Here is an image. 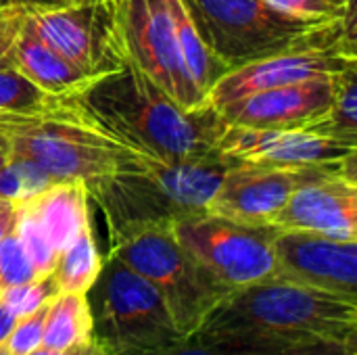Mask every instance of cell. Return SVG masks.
Returning <instances> with one entry per match:
<instances>
[{"label":"cell","instance_id":"obj_34","mask_svg":"<svg viewBox=\"0 0 357 355\" xmlns=\"http://www.w3.org/2000/svg\"><path fill=\"white\" fill-rule=\"evenodd\" d=\"M284 355H356L341 349V347H335V345H305V347H299V349H293Z\"/></svg>","mask_w":357,"mask_h":355},{"label":"cell","instance_id":"obj_21","mask_svg":"<svg viewBox=\"0 0 357 355\" xmlns=\"http://www.w3.org/2000/svg\"><path fill=\"white\" fill-rule=\"evenodd\" d=\"M105 257L98 251L92 226H86L77 239L61 251L56 266L52 270V280L59 293H75L86 295L90 287L96 282L102 270Z\"/></svg>","mask_w":357,"mask_h":355},{"label":"cell","instance_id":"obj_9","mask_svg":"<svg viewBox=\"0 0 357 355\" xmlns=\"http://www.w3.org/2000/svg\"><path fill=\"white\" fill-rule=\"evenodd\" d=\"M25 10L36 31L86 77L107 73L128 56L121 0H82Z\"/></svg>","mask_w":357,"mask_h":355},{"label":"cell","instance_id":"obj_2","mask_svg":"<svg viewBox=\"0 0 357 355\" xmlns=\"http://www.w3.org/2000/svg\"><path fill=\"white\" fill-rule=\"evenodd\" d=\"M234 163L238 161L218 151L180 163L134 155L115 174L90 184L88 195L105 216L109 243H115L146 228H172L178 220L205 213Z\"/></svg>","mask_w":357,"mask_h":355},{"label":"cell","instance_id":"obj_13","mask_svg":"<svg viewBox=\"0 0 357 355\" xmlns=\"http://www.w3.org/2000/svg\"><path fill=\"white\" fill-rule=\"evenodd\" d=\"M215 151L238 163L255 165H326L356 157V142L337 140L312 130H259L226 123Z\"/></svg>","mask_w":357,"mask_h":355},{"label":"cell","instance_id":"obj_26","mask_svg":"<svg viewBox=\"0 0 357 355\" xmlns=\"http://www.w3.org/2000/svg\"><path fill=\"white\" fill-rule=\"evenodd\" d=\"M36 278H40V276L13 228L0 241V289L25 285Z\"/></svg>","mask_w":357,"mask_h":355},{"label":"cell","instance_id":"obj_12","mask_svg":"<svg viewBox=\"0 0 357 355\" xmlns=\"http://www.w3.org/2000/svg\"><path fill=\"white\" fill-rule=\"evenodd\" d=\"M274 278L357 303V241L278 230L272 241Z\"/></svg>","mask_w":357,"mask_h":355},{"label":"cell","instance_id":"obj_18","mask_svg":"<svg viewBox=\"0 0 357 355\" xmlns=\"http://www.w3.org/2000/svg\"><path fill=\"white\" fill-rule=\"evenodd\" d=\"M90 343L96 341H94L92 314L86 295L56 293L48 305L42 347L71 349Z\"/></svg>","mask_w":357,"mask_h":355},{"label":"cell","instance_id":"obj_19","mask_svg":"<svg viewBox=\"0 0 357 355\" xmlns=\"http://www.w3.org/2000/svg\"><path fill=\"white\" fill-rule=\"evenodd\" d=\"M167 10H169V19H172V25H174V33H176V40H178V48H180L186 73H188L192 86L197 88V92L201 94V98H205L209 88L226 71L211 56V52L203 44V40L199 38L197 27H195L192 19L188 17L182 0H167Z\"/></svg>","mask_w":357,"mask_h":355},{"label":"cell","instance_id":"obj_39","mask_svg":"<svg viewBox=\"0 0 357 355\" xmlns=\"http://www.w3.org/2000/svg\"><path fill=\"white\" fill-rule=\"evenodd\" d=\"M100 355H109V354H105V352H102V354H100Z\"/></svg>","mask_w":357,"mask_h":355},{"label":"cell","instance_id":"obj_4","mask_svg":"<svg viewBox=\"0 0 357 355\" xmlns=\"http://www.w3.org/2000/svg\"><path fill=\"white\" fill-rule=\"evenodd\" d=\"M0 134L10 157L27 159L52 180H82L86 186L115 174L132 149L59 109L38 115H0Z\"/></svg>","mask_w":357,"mask_h":355},{"label":"cell","instance_id":"obj_8","mask_svg":"<svg viewBox=\"0 0 357 355\" xmlns=\"http://www.w3.org/2000/svg\"><path fill=\"white\" fill-rule=\"evenodd\" d=\"M180 245L230 291L274 276V226H251L197 213L172 226Z\"/></svg>","mask_w":357,"mask_h":355},{"label":"cell","instance_id":"obj_11","mask_svg":"<svg viewBox=\"0 0 357 355\" xmlns=\"http://www.w3.org/2000/svg\"><path fill=\"white\" fill-rule=\"evenodd\" d=\"M121 29L128 56L182 109H201L203 98L182 63L167 0H121Z\"/></svg>","mask_w":357,"mask_h":355},{"label":"cell","instance_id":"obj_15","mask_svg":"<svg viewBox=\"0 0 357 355\" xmlns=\"http://www.w3.org/2000/svg\"><path fill=\"white\" fill-rule=\"evenodd\" d=\"M270 226L314 232L337 241H357L356 176L335 174L297 188Z\"/></svg>","mask_w":357,"mask_h":355},{"label":"cell","instance_id":"obj_24","mask_svg":"<svg viewBox=\"0 0 357 355\" xmlns=\"http://www.w3.org/2000/svg\"><path fill=\"white\" fill-rule=\"evenodd\" d=\"M54 182L44 169L36 163L19 157H10V161L0 172V197L10 199L13 203L25 201Z\"/></svg>","mask_w":357,"mask_h":355},{"label":"cell","instance_id":"obj_22","mask_svg":"<svg viewBox=\"0 0 357 355\" xmlns=\"http://www.w3.org/2000/svg\"><path fill=\"white\" fill-rule=\"evenodd\" d=\"M61 96L46 92L25 77L10 56L0 61V115H38L59 109Z\"/></svg>","mask_w":357,"mask_h":355},{"label":"cell","instance_id":"obj_31","mask_svg":"<svg viewBox=\"0 0 357 355\" xmlns=\"http://www.w3.org/2000/svg\"><path fill=\"white\" fill-rule=\"evenodd\" d=\"M17 222V203L0 197V241L15 228Z\"/></svg>","mask_w":357,"mask_h":355},{"label":"cell","instance_id":"obj_25","mask_svg":"<svg viewBox=\"0 0 357 355\" xmlns=\"http://www.w3.org/2000/svg\"><path fill=\"white\" fill-rule=\"evenodd\" d=\"M15 232L25 249V253L29 255L36 272L40 278L52 274L54 266H56V259H59V253L52 249V245L48 243L46 234L42 232V228L36 224V220L23 211L21 207H17V222H15Z\"/></svg>","mask_w":357,"mask_h":355},{"label":"cell","instance_id":"obj_32","mask_svg":"<svg viewBox=\"0 0 357 355\" xmlns=\"http://www.w3.org/2000/svg\"><path fill=\"white\" fill-rule=\"evenodd\" d=\"M102 349L96 343L90 345H82V347H71V349H46V347H38L31 354L27 355H100Z\"/></svg>","mask_w":357,"mask_h":355},{"label":"cell","instance_id":"obj_7","mask_svg":"<svg viewBox=\"0 0 357 355\" xmlns=\"http://www.w3.org/2000/svg\"><path fill=\"white\" fill-rule=\"evenodd\" d=\"M109 255L121 259L159 291L186 339L199 333L232 293L180 245L169 226L146 228L109 243Z\"/></svg>","mask_w":357,"mask_h":355},{"label":"cell","instance_id":"obj_20","mask_svg":"<svg viewBox=\"0 0 357 355\" xmlns=\"http://www.w3.org/2000/svg\"><path fill=\"white\" fill-rule=\"evenodd\" d=\"M293 349L299 347L274 339L251 337V335L197 333L184 343L174 347L155 349V352H130L123 355H284Z\"/></svg>","mask_w":357,"mask_h":355},{"label":"cell","instance_id":"obj_1","mask_svg":"<svg viewBox=\"0 0 357 355\" xmlns=\"http://www.w3.org/2000/svg\"><path fill=\"white\" fill-rule=\"evenodd\" d=\"M59 105L134 153L165 163L211 155L226 128L213 109H182L130 56L61 94Z\"/></svg>","mask_w":357,"mask_h":355},{"label":"cell","instance_id":"obj_30","mask_svg":"<svg viewBox=\"0 0 357 355\" xmlns=\"http://www.w3.org/2000/svg\"><path fill=\"white\" fill-rule=\"evenodd\" d=\"M25 21V4L10 2L0 6V61L10 52Z\"/></svg>","mask_w":357,"mask_h":355},{"label":"cell","instance_id":"obj_38","mask_svg":"<svg viewBox=\"0 0 357 355\" xmlns=\"http://www.w3.org/2000/svg\"><path fill=\"white\" fill-rule=\"evenodd\" d=\"M10 2H17V0H0V6H4V4H10Z\"/></svg>","mask_w":357,"mask_h":355},{"label":"cell","instance_id":"obj_6","mask_svg":"<svg viewBox=\"0 0 357 355\" xmlns=\"http://www.w3.org/2000/svg\"><path fill=\"white\" fill-rule=\"evenodd\" d=\"M182 4L199 38L226 73L297 46L326 25L297 17L268 0H182Z\"/></svg>","mask_w":357,"mask_h":355},{"label":"cell","instance_id":"obj_29","mask_svg":"<svg viewBox=\"0 0 357 355\" xmlns=\"http://www.w3.org/2000/svg\"><path fill=\"white\" fill-rule=\"evenodd\" d=\"M52 301V299H50ZM48 303H44L40 310H36L29 316H23L17 320L15 328L10 331L6 339V347L13 355H27L33 349L42 347V337H44V326H46V316H48Z\"/></svg>","mask_w":357,"mask_h":355},{"label":"cell","instance_id":"obj_14","mask_svg":"<svg viewBox=\"0 0 357 355\" xmlns=\"http://www.w3.org/2000/svg\"><path fill=\"white\" fill-rule=\"evenodd\" d=\"M335 77L259 90L220 107L218 115L230 126L301 130L318 121L328 111L335 94Z\"/></svg>","mask_w":357,"mask_h":355},{"label":"cell","instance_id":"obj_37","mask_svg":"<svg viewBox=\"0 0 357 355\" xmlns=\"http://www.w3.org/2000/svg\"><path fill=\"white\" fill-rule=\"evenodd\" d=\"M0 355H13L8 352V347L6 345H0Z\"/></svg>","mask_w":357,"mask_h":355},{"label":"cell","instance_id":"obj_23","mask_svg":"<svg viewBox=\"0 0 357 355\" xmlns=\"http://www.w3.org/2000/svg\"><path fill=\"white\" fill-rule=\"evenodd\" d=\"M305 130L357 144V65L335 77V94L328 111Z\"/></svg>","mask_w":357,"mask_h":355},{"label":"cell","instance_id":"obj_17","mask_svg":"<svg viewBox=\"0 0 357 355\" xmlns=\"http://www.w3.org/2000/svg\"><path fill=\"white\" fill-rule=\"evenodd\" d=\"M8 56L25 77H29L36 86L56 96L73 90L84 80H88L73 63H69L36 31V27L27 19V10H25L23 27Z\"/></svg>","mask_w":357,"mask_h":355},{"label":"cell","instance_id":"obj_35","mask_svg":"<svg viewBox=\"0 0 357 355\" xmlns=\"http://www.w3.org/2000/svg\"><path fill=\"white\" fill-rule=\"evenodd\" d=\"M25 6H59V4H71V2H82V0H17Z\"/></svg>","mask_w":357,"mask_h":355},{"label":"cell","instance_id":"obj_10","mask_svg":"<svg viewBox=\"0 0 357 355\" xmlns=\"http://www.w3.org/2000/svg\"><path fill=\"white\" fill-rule=\"evenodd\" d=\"M335 174L356 176V157L343 163L301 167L234 163L222 178L207 213L241 224L270 226L297 188Z\"/></svg>","mask_w":357,"mask_h":355},{"label":"cell","instance_id":"obj_16","mask_svg":"<svg viewBox=\"0 0 357 355\" xmlns=\"http://www.w3.org/2000/svg\"><path fill=\"white\" fill-rule=\"evenodd\" d=\"M88 205L90 195L82 180H54L33 197L17 203L36 220L59 255L90 226Z\"/></svg>","mask_w":357,"mask_h":355},{"label":"cell","instance_id":"obj_27","mask_svg":"<svg viewBox=\"0 0 357 355\" xmlns=\"http://www.w3.org/2000/svg\"><path fill=\"white\" fill-rule=\"evenodd\" d=\"M56 293L59 291L54 287L52 274H48L44 278H36L31 282H25V285L0 289V299L15 312L17 318H23V316H29L36 310H40Z\"/></svg>","mask_w":357,"mask_h":355},{"label":"cell","instance_id":"obj_3","mask_svg":"<svg viewBox=\"0 0 357 355\" xmlns=\"http://www.w3.org/2000/svg\"><path fill=\"white\" fill-rule=\"evenodd\" d=\"M199 333L251 335L297 347L335 345L356 354L357 303L272 276L234 289Z\"/></svg>","mask_w":357,"mask_h":355},{"label":"cell","instance_id":"obj_36","mask_svg":"<svg viewBox=\"0 0 357 355\" xmlns=\"http://www.w3.org/2000/svg\"><path fill=\"white\" fill-rule=\"evenodd\" d=\"M8 161H10V146H8V140L0 134V172Z\"/></svg>","mask_w":357,"mask_h":355},{"label":"cell","instance_id":"obj_5","mask_svg":"<svg viewBox=\"0 0 357 355\" xmlns=\"http://www.w3.org/2000/svg\"><path fill=\"white\" fill-rule=\"evenodd\" d=\"M94 341L109 355L155 352L186 341L159 291L115 255L86 293Z\"/></svg>","mask_w":357,"mask_h":355},{"label":"cell","instance_id":"obj_28","mask_svg":"<svg viewBox=\"0 0 357 355\" xmlns=\"http://www.w3.org/2000/svg\"><path fill=\"white\" fill-rule=\"evenodd\" d=\"M274 6L314 21H343L356 13V0H268Z\"/></svg>","mask_w":357,"mask_h":355},{"label":"cell","instance_id":"obj_33","mask_svg":"<svg viewBox=\"0 0 357 355\" xmlns=\"http://www.w3.org/2000/svg\"><path fill=\"white\" fill-rule=\"evenodd\" d=\"M17 320H19V318L15 316V312L0 299V345L6 343V339H8L10 331L15 328Z\"/></svg>","mask_w":357,"mask_h":355}]
</instances>
